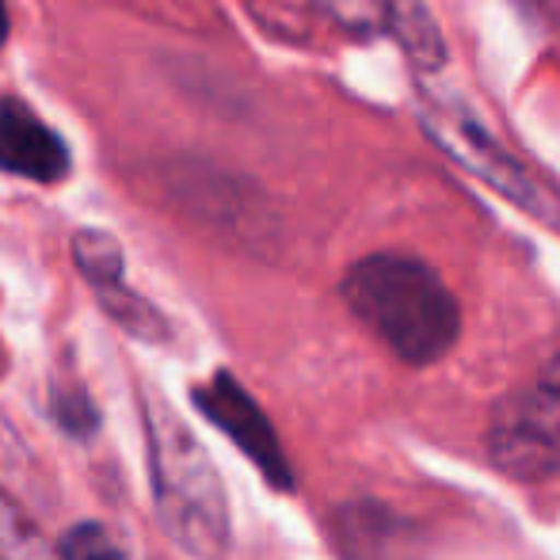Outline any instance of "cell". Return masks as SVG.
<instances>
[{"label":"cell","instance_id":"ba28073f","mask_svg":"<svg viewBox=\"0 0 560 560\" xmlns=\"http://www.w3.org/2000/svg\"><path fill=\"white\" fill-rule=\"evenodd\" d=\"M73 259L96 290L122 282V248H118V241L112 233H104V229H81L73 236Z\"/></svg>","mask_w":560,"mask_h":560},{"label":"cell","instance_id":"30bf717a","mask_svg":"<svg viewBox=\"0 0 560 560\" xmlns=\"http://www.w3.org/2000/svg\"><path fill=\"white\" fill-rule=\"evenodd\" d=\"M339 31L354 38L370 35H389L393 27V8L397 0H313Z\"/></svg>","mask_w":560,"mask_h":560},{"label":"cell","instance_id":"9a60e30c","mask_svg":"<svg viewBox=\"0 0 560 560\" xmlns=\"http://www.w3.org/2000/svg\"><path fill=\"white\" fill-rule=\"evenodd\" d=\"M4 38H8V4L0 0V46H4Z\"/></svg>","mask_w":560,"mask_h":560},{"label":"cell","instance_id":"3957f363","mask_svg":"<svg viewBox=\"0 0 560 560\" xmlns=\"http://www.w3.org/2000/svg\"><path fill=\"white\" fill-rule=\"evenodd\" d=\"M420 126L450 161L462 164L465 172H472L480 184H488L495 195H503L511 207L530 214L534 222L560 229V191L557 187L549 184V179H541L526 161H518L503 141H495L469 112H462V107L450 104V100L423 96L420 100Z\"/></svg>","mask_w":560,"mask_h":560},{"label":"cell","instance_id":"4fadbf2b","mask_svg":"<svg viewBox=\"0 0 560 560\" xmlns=\"http://www.w3.org/2000/svg\"><path fill=\"white\" fill-rule=\"evenodd\" d=\"M54 412H58L61 428L73 431V435H89L96 428V412H92L89 397L81 389H69V393H54Z\"/></svg>","mask_w":560,"mask_h":560},{"label":"cell","instance_id":"6da1fadb","mask_svg":"<svg viewBox=\"0 0 560 560\" xmlns=\"http://www.w3.org/2000/svg\"><path fill=\"white\" fill-rule=\"evenodd\" d=\"M347 310L400 362L431 366L462 332V310L435 267L405 252H374L339 282Z\"/></svg>","mask_w":560,"mask_h":560},{"label":"cell","instance_id":"52a82bcc","mask_svg":"<svg viewBox=\"0 0 560 560\" xmlns=\"http://www.w3.org/2000/svg\"><path fill=\"white\" fill-rule=\"evenodd\" d=\"M389 35L405 46V54L420 69H439L446 61V43H443V35H439L435 15L428 12L423 0H397Z\"/></svg>","mask_w":560,"mask_h":560},{"label":"cell","instance_id":"5b68a950","mask_svg":"<svg viewBox=\"0 0 560 560\" xmlns=\"http://www.w3.org/2000/svg\"><path fill=\"white\" fill-rule=\"evenodd\" d=\"M195 400H199L202 412L264 469V477L271 480V485H279V488L294 485L290 462H287V454H282V443H279V435H275L271 420L259 412V405L233 382V377L218 374L207 389H195Z\"/></svg>","mask_w":560,"mask_h":560},{"label":"cell","instance_id":"7c38bea8","mask_svg":"<svg viewBox=\"0 0 560 560\" xmlns=\"http://www.w3.org/2000/svg\"><path fill=\"white\" fill-rule=\"evenodd\" d=\"M100 298H104V305L112 310V317L122 320V325L130 328L133 336H149V339H153V336L164 332V325H161V317H156L153 305H145L138 294L122 290V282H118V287L100 290Z\"/></svg>","mask_w":560,"mask_h":560},{"label":"cell","instance_id":"8fae6325","mask_svg":"<svg viewBox=\"0 0 560 560\" xmlns=\"http://www.w3.org/2000/svg\"><path fill=\"white\" fill-rule=\"evenodd\" d=\"M61 560H130L126 546L104 523H81L61 538Z\"/></svg>","mask_w":560,"mask_h":560},{"label":"cell","instance_id":"9c48e42d","mask_svg":"<svg viewBox=\"0 0 560 560\" xmlns=\"http://www.w3.org/2000/svg\"><path fill=\"white\" fill-rule=\"evenodd\" d=\"M0 560H61V549H54L4 492H0Z\"/></svg>","mask_w":560,"mask_h":560},{"label":"cell","instance_id":"5bb4252c","mask_svg":"<svg viewBox=\"0 0 560 560\" xmlns=\"http://www.w3.org/2000/svg\"><path fill=\"white\" fill-rule=\"evenodd\" d=\"M518 4L530 8V12L549 15V20H560V0H518Z\"/></svg>","mask_w":560,"mask_h":560},{"label":"cell","instance_id":"8992f818","mask_svg":"<svg viewBox=\"0 0 560 560\" xmlns=\"http://www.w3.org/2000/svg\"><path fill=\"white\" fill-rule=\"evenodd\" d=\"M66 141L50 130L27 104L0 96V172L35 179V184H58L69 176Z\"/></svg>","mask_w":560,"mask_h":560},{"label":"cell","instance_id":"277c9868","mask_svg":"<svg viewBox=\"0 0 560 560\" xmlns=\"http://www.w3.org/2000/svg\"><path fill=\"white\" fill-rule=\"evenodd\" d=\"M488 457L515 480L560 477V354L523 389L495 400L488 420Z\"/></svg>","mask_w":560,"mask_h":560},{"label":"cell","instance_id":"7a4b0ae2","mask_svg":"<svg viewBox=\"0 0 560 560\" xmlns=\"http://www.w3.org/2000/svg\"><path fill=\"white\" fill-rule=\"evenodd\" d=\"M156 515L168 538L199 560H222L229 549V503L214 462L161 393H141Z\"/></svg>","mask_w":560,"mask_h":560}]
</instances>
